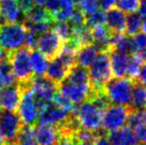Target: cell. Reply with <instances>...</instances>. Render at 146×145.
<instances>
[{
	"label": "cell",
	"instance_id": "17",
	"mask_svg": "<svg viewBox=\"0 0 146 145\" xmlns=\"http://www.w3.org/2000/svg\"><path fill=\"white\" fill-rule=\"evenodd\" d=\"M50 61L51 62L48 64L45 73H46V77L48 79H50L51 81H53L59 85L67 77L70 70L58 57H56V58L52 59Z\"/></svg>",
	"mask_w": 146,
	"mask_h": 145
},
{
	"label": "cell",
	"instance_id": "29",
	"mask_svg": "<svg viewBox=\"0 0 146 145\" xmlns=\"http://www.w3.org/2000/svg\"><path fill=\"white\" fill-rule=\"evenodd\" d=\"M54 30L58 34L61 40L64 43L69 41L73 37L74 34V27L69 21H63V22H55Z\"/></svg>",
	"mask_w": 146,
	"mask_h": 145
},
{
	"label": "cell",
	"instance_id": "6",
	"mask_svg": "<svg viewBox=\"0 0 146 145\" xmlns=\"http://www.w3.org/2000/svg\"><path fill=\"white\" fill-rule=\"evenodd\" d=\"M104 112V110L100 109L92 99H88L78 107L76 116L81 124V127L96 131L102 128Z\"/></svg>",
	"mask_w": 146,
	"mask_h": 145
},
{
	"label": "cell",
	"instance_id": "22",
	"mask_svg": "<svg viewBox=\"0 0 146 145\" xmlns=\"http://www.w3.org/2000/svg\"><path fill=\"white\" fill-rule=\"evenodd\" d=\"M23 22H27V23H40V22L55 23L52 14L44 6L40 5L34 6L25 16V19Z\"/></svg>",
	"mask_w": 146,
	"mask_h": 145
},
{
	"label": "cell",
	"instance_id": "42",
	"mask_svg": "<svg viewBox=\"0 0 146 145\" xmlns=\"http://www.w3.org/2000/svg\"><path fill=\"white\" fill-rule=\"evenodd\" d=\"M138 13L142 18H146V0H140Z\"/></svg>",
	"mask_w": 146,
	"mask_h": 145
},
{
	"label": "cell",
	"instance_id": "13",
	"mask_svg": "<svg viewBox=\"0 0 146 145\" xmlns=\"http://www.w3.org/2000/svg\"><path fill=\"white\" fill-rule=\"evenodd\" d=\"M92 36V44L98 48V52H110L111 39L114 33H112L106 26L98 25L90 28Z\"/></svg>",
	"mask_w": 146,
	"mask_h": 145
},
{
	"label": "cell",
	"instance_id": "35",
	"mask_svg": "<svg viewBox=\"0 0 146 145\" xmlns=\"http://www.w3.org/2000/svg\"><path fill=\"white\" fill-rule=\"evenodd\" d=\"M17 3L19 5V8L21 10L22 14L26 16L28 12L34 7V1L33 0H17Z\"/></svg>",
	"mask_w": 146,
	"mask_h": 145
},
{
	"label": "cell",
	"instance_id": "8",
	"mask_svg": "<svg viewBox=\"0 0 146 145\" xmlns=\"http://www.w3.org/2000/svg\"><path fill=\"white\" fill-rule=\"evenodd\" d=\"M131 111L129 107L110 105L102 115V127L106 132L114 131L123 127L126 124L127 117Z\"/></svg>",
	"mask_w": 146,
	"mask_h": 145
},
{
	"label": "cell",
	"instance_id": "16",
	"mask_svg": "<svg viewBox=\"0 0 146 145\" xmlns=\"http://www.w3.org/2000/svg\"><path fill=\"white\" fill-rule=\"evenodd\" d=\"M21 13L17 0H0V26L19 21Z\"/></svg>",
	"mask_w": 146,
	"mask_h": 145
},
{
	"label": "cell",
	"instance_id": "45",
	"mask_svg": "<svg viewBox=\"0 0 146 145\" xmlns=\"http://www.w3.org/2000/svg\"><path fill=\"white\" fill-rule=\"evenodd\" d=\"M33 1H34V3L36 4V5L43 6V5H44V2H45V0H33Z\"/></svg>",
	"mask_w": 146,
	"mask_h": 145
},
{
	"label": "cell",
	"instance_id": "38",
	"mask_svg": "<svg viewBox=\"0 0 146 145\" xmlns=\"http://www.w3.org/2000/svg\"><path fill=\"white\" fill-rule=\"evenodd\" d=\"M56 145H77L74 136L72 135H61L59 141Z\"/></svg>",
	"mask_w": 146,
	"mask_h": 145
},
{
	"label": "cell",
	"instance_id": "40",
	"mask_svg": "<svg viewBox=\"0 0 146 145\" xmlns=\"http://www.w3.org/2000/svg\"><path fill=\"white\" fill-rule=\"evenodd\" d=\"M92 145H111L108 138V133L100 135L94 139V141L92 142Z\"/></svg>",
	"mask_w": 146,
	"mask_h": 145
},
{
	"label": "cell",
	"instance_id": "37",
	"mask_svg": "<svg viewBox=\"0 0 146 145\" xmlns=\"http://www.w3.org/2000/svg\"><path fill=\"white\" fill-rule=\"evenodd\" d=\"M135 134H136V137L138 139V141L141 144H145L146 143V123L141 124V125L137 126L135 128Z\"/></svg>",
	"mask_w": 146,
	"mask_h": 145
},
{
	"label": "cell",
	"instance_id": "26",
	"mask_svg": "<svg viewBox=\"0 0 146 145\" xmlns=\"http://www.w3.org/2000/svg\"><path fill=\"white\" fill-rule=\"evenodd\" d=\"M143 62L144 61H143L140 53H132V54H130V56L128 57V60H127L126 68V75H128V77L136 79Z\"/></svg>",
	"mask_w": 146,
	"mask_h": 145
},
{
	"label": "cell",
	"instance_id": "25",
	"mask_svg": "<svg viewBox=\"0 0 146 145\" xmlns=\"http://www.w3.org/2000/svg\"><path fill=\"white\" fill-rule=\"evenodd\" d=\"M73 83H82V85H90V75H88V68L76 65L68 73L66 77Z\"/></svg>",
	"mask_w": 146,
	"mask_h": 145
},
{
	"label": "cell",
	"instance_id": "47",
	"mask_svg": "<svg viewBox=\"0 0 146 145\" xmlns=\"http://www.w3.org/2000/svg\"><path fill=\"white\" fill-rule=\"evenodd\" d=\"M5 143H6V142H5V139H4L3 136H2L1 134H0V145H4Z\"/></svg>",
	"mask_w": 146,
	"mask_h": 145
},
{
	"label": "cell",
	"instance_id": "27",
	"mask_svg": "<svg viewBox=\"0 0 146 145\" xmlns=\"http://www.w3.org/2000/svg\"><path fill=\"white\" fill-rule=\"evenodd\" d=\"M142 26V17L137 12L129 13L126 16V30L125 33L128 36H133L141 31Z\"/></svg>",
	"mask_w": 146,
	"mask_h": 145
},
{
	"label": "cell",
	"instance_id": "41",
	"mask_svg": "<svg viewBox=\"0 0 146 145\" xmlns=\"http://www.w3.org/2000/svg\"><path fill=\"white\" fill-rule=\"evenodd\" d=\"M98 3L104 10H108L115 5V0H98Z\"/></svg>",
	"mask_w": 146,
	"mask_h": 145
},
{
	"label": "cell",
	"instance_id": "11",
	"mask_svg": "<svg viewBox=\"0 0 146 145\" xmlns=\"http://www.w3.org/2000/svg\"><path fill=\"white\" fill-rule=\"evenodd\" d=\"M31 89L34 95H36L37 99L44 101H52L55 95L58 93V85L51 81L50 79L45 75H37L33 77L30 83Z\"/></svg>",
	"mask_w": 146,
	"mask_h": 145
},
{
	"label": "cell",
	"instance_id": "44",
	"mask_svg": "<svg viewBox=\"0 0 146 145\" xmlns=\"http://www.w3.org/2000/svg\"><path fill=\"white\" fill-rule=\"evenodd\" d=\"M141 30L143 32H146V18H142V26H141Z\"/></svg>",
	"mask_w": 146,
	"mask_h": 145
},
{
	"label": "cell",
	"instance_id": "10",
	"mask_svg": "<svg viewBox=\"0 0 146 145\" xmlns=\"http://www.w3.org/2000/svg\"><path fill=\"white\" fill-rule=\"evenodd\" d=\"M90 91V85L73 83L67 79H64L58 85V93L74 105H81L83 101L88 99Z\"/></svg>",
	"mask_w": 146,
	"mask_h": 145
},
{
	"label": "cell",
	"instance_id": "33",
	"mask_svg": "<svg viewBox=\"0 0 146 145\" xmlns=\"http://www.w3.org/2000/svg\"><path fill=\"white\" fill-rule=\"evenodd\" d=\"M134 53H141L146 48V32H138L131 36Z\"/></svg>",
	"mask_w": 146,
	"mask_h": 145
},
{
	"label": "cell",
	"instance_id": "32",
	"mask_svg": "<svg viewBox=\"0 0 146 145\" xmlns=\"http://www.w3.org/2000/svg\"><path fill=\"white\" fill-rule=\"evenodd\" d=\"M78 8L85 14L86 16L94 13L100 7L98 0H80L78 3Z\"/></svg>",
	"mask_w": 146,
	"mask_h": 145
},
{
	"label": "cell",
	"instance_id": "52",
	"mask_svg": "<svg viewBox=\"0 0 146 145\" xmlns=\"http://www.w3.org/2000/svg\"><path fill=\"white\" fill-rule=\"evenodd\" d=\"M145 109H146V107H145Z\"/></svg>",
	"mask_w": 146,
	"mask_h": 145
},
{
	"label": "cell",
	"instance_id": "30",
	"mask_svg": "<svg viewBox=\"0 0 146 145\" xmlns=\"http://www.w3.org/2000/svg\"><path fill=\"white\" fill-rule=\"evenodd\" d=\"M106 23V11L102 8L96 9L94 13L86 16V25L92 28L98 25H104Z\"/></svg>",
	"mask_w": 146,
	"mask_h": 145
},
{
	"label": "cell",
	"instance_id": "21",
	"mask_svg": "<svg viewBox=\"0 0 146 145\" xmlns=\"http://www.w3.org/2000/svg\"><path fill=\"white\" fill-rule=\"evenodd\" d=\"M129 107L132 110L143 109L146 107V85L137 81L136 79L133 85Z\"/></svg>",
	"mask_w": 146,
	"mask_h": 145
},
{
	"label": "cell",
	"instance_id": "4",
	"mask_svg": "<svg viewBox=\"0 0 146 145\" xmlns=\"http://www.w3.org/2000/svg\"><path fill=\"white\" fill-rule=\"evenodd\" d=\"M27 28L23 23H8L0 26V48L11 53L24 46Z\"/></svg>",
	"mask_w": 146,
	"mask_h": 145
},
{
	"label": "cell",
	"instance_id": "12",
	"mask_svg": "<svg viewBox=\"0 0 146 145\" xmlns=\"http://www.w3.org/2000/svg\"><path fill=\"white\" fill-rule=\"evenodd\" d=\"M34 137L38 145H56L61 137L58 126L40 124L34 125Z\"/></svg>",
	"mask_w": 146,
	"mask_h": 145
},
{
	"label": "cell",
	"instance_id": "3",
	"mask_svg": "<svg viewBox=\"0 0 146 145\" xmlns=\"http://www.w3.org/2000/svg\"><path fill=\"white\" fill-rule=\"evenodd\" d=\"M30 83L31 81L27 83H18L21 89V99L17 107V113L24 125L34 126L38 121L39 107L38 101L31 89Z\"/></svg>",
	"mask_w": 146,
	"mask_h": 145
},
{
	"label": "cell",
	"instance_id": "7",
	"mask_svg": "<svg viewBox=\"0 0 146 145\" xmlns=\"http://www.w3.org/2000/svg\"><path fill=\"white\" fill-rule=\"evenodd\" d=\"M20 116L13 110L0 109V134L8 144H15L23 127Z\"/></svg>",
	"mask_w": 146,
	"mask_h": 145
},
{
	"label": "cell",
	"instance_id": "19",
	"mask_svg": "<svg viewBox=\"0 0 146 145\" xmlns=\"http://www.w3.org/2000/svg\"><path fill=\"white\" fill-rule=\"evenodd\" d=\"M110 68L114 77H123L126 75L128 55L118 52H110Z\"/></svg>",
	"mask_w": 146,
	"mask_h": 145
},
{
	"label": "cell",
	"instance_id": "43",
	"mask_svg": "<svg viewBox=\"0 0 146 145\" xmlns=\"http://www.w3.org/2000/svg\"><path fill=\"white\" fill-rule=\"evenodd\" d=\"M6 56H7V53L4 52L2 49H0V64L2 63V61L4 60V59L6 58Z\"/></svg>",
	"mask_w": 146,
	"mask_h": 145
},
{
	"label": "cell",
	"instance_id": "23",
	"mask_svg": "<svg viewBox=\"0 0 146 145\" xmlns=\"http://www.w3.org/2000/svg\"><path fill=\"white\" fill-rule=\"evenodd\" d=\"M30 62L33 73L36 75H43L48 67V59L41 52L34 49L30 52Z\"/></svg>",
	"mask_w": 146,
	"mask_h": 145
},
{
	"label": "cell",
	"instance_id": "51",
	"mask_svg": "<svg viewBox=\"0 0 146 145\" xmlns=\"http://www.w3.org/2000/svg\"><path fill=\"white\" fill-rule=\"evenodd\" d=\"M144 145H146V143H145V144H144Z\"/></svg>",
	"mask_w": 146,
	"mask_h": 145
},
{
	"label": "cell",
	"instance_id": "46",
	"mask_svg": "<svg viewBox=\"0 0 146 145\" xmlns=\"http://www.w3.org/2000/svg\"><path fill=\"white\" fill-rule=\"evenodd\" d=\"M140 55H141V57H142L143 61H144V62H146V48L142 51V52H141Z\"/></svg>",
	"mask_w": 146,
	"mask_h": 145
},
{
	"label": "cell",
	"instance_id": "5",
	"mask_svg": "<svg viewBox=\"0 0 146 145\" xmlns=\"http://www.w3.org/2000/svg\"><path fill=\"white\" fill-rule=\"evenodd\" d=\"M30 52L31 50L24 46L11 53H7L8 61L17 79V83H29L34 75L30 62Z\"/></svg>",
	"mask_w": 146,
	"mask_h": 145
},
{
	"label": "cell",
	"instance_id": "1",
	"mask_svg": "<svg viewBox=\"0 0 146 145\" xmlns=\"http://www.w3.org/2000/svg\"><path fill=\"white\" fill-rule=\"evenodd\" d=\"M135 79L130 77H112L104 85V91L112 105L129 107Z\"/></svg>",
	"mask_w": 146,
	"mask_h": 145
},
{
	"label": "cell",
	"instance_id": "34",
	"mask_svg": "<svg viewBox=\"0 0 146 145\" xmlns=\"http://www.w3.org/2000/svg\"><path fill=\"white\" fill-rule=\"evenodd\" d=\"M69 20L73 27H80V26L86 25V15L78 7L73 10Z\"/></svg>",
	"mask_w": 146,
	"mask_h": 145
},
{
	"label": "cell",
	"instance_id": "24",
	"mask_svg": "<svg viewBox=\"0 0 146 145\" xmlns=\"http://www.w3.org/2000/svg\"><path fill=\"white\" fill-rule=\"evenodd\" d=\"M15 83H17V79L12 71L11 65L8 61L7 56H6V58L0 64V87H5L15 85Z\"/></svg>",
	"mask_w": 146,
	"mask_h": 145
},
{
	"label": "cell",
	"instance_id": "14",
	"mask_svg": "<svg viewBox=\"0 0 146 145\" xmlns=\"http://www.w3.org/2000/svg\"><path fill=\"white\" fill-rule=\"evenodd\" d=\"M106 27L114 34L125 33L126 30V15L116 7H111L106 13Z\"/></svg>",
	"mask_w": 146,
	"mask_h": 145
},
{
	"label": "cell",
	"instance_id": "39",
	"mask_svg": "<svg viewBox=\"0 0 146 145\" xmlns=\"http://www.w3.org/2000/svg\"><path fill=\"white\" fill-rule=\"evenodd\" d=\"M136 81L146 85V62L143 63L142 66H141L140 70H139V73H138V75H137V77H136Z\"/></svg>",
	"mask_w": 146,
	"mask_h": 145
},
{
	"label": "cell",
	"instance_id": "28",
	"mask_svg": "<svg viewBox=\"0 0 146 145\" xmlns=\"http://www.w3.org/2000/svg\"><path fill=\"white\" fill-rule=\"evenodd\" d=\"M14 145H38L34 137V126L23 125Z\"/></svg>",
	"mask_w": 146,
	"mask_h": 145
},
{
	"label": "cell",
	"instance_id": "31",
	"mask_svg": "<svg viewBox=\"0 0 146 145\" xmlns=\"http://www.w3.org/2000/svg\"><path fill=\"white\" fill-rule=\"evenodd\" d=\"M140 4V0H115L116 8L123 11L124 13H133L137 12Z\"/></svg>",
	"mask_w": 146,
	"mask_h": 145
},
{
	"label": "cell",
	"instance_id": "48",
	"mask_svg": "<svg viewBox=\"0 0 146 145\" xmlns=\"http://www.w3.org/2000/svg\"><path fill=\"white\" fill-rule=\"evenodd\" d=\"M77 145H92V143H78Z\"/></svg>",
	"mask_w": 146,
	"mask_h": 145
},
{
	"label": "cell",
	"instance_id": "15",
	"mask_svg": "<svg viewBox=\"0 0 146 145\" xmlns=\"http://www.w3.org/2000/svg\"><path fill=\"white\" fill-rule=\"evenodd\" d=\"M108 138L111 145H140L134 130L129 126L108 132Z\"/></svg>",
	"mask_w": 146,
	"mask_h": 145
},
{
	"label": "cell",
	"instance_id": "49",
	"mask_svg": "<svg viewBox=\"0 0 146 145\" xmlns=\"http://www.w3.org/2000/svg\"><path fill=\"white\" fill-rule=\"evenodd\" d=\"M73 1H74V3H75V4H78V3H79L80 0H73Z\"/></svg>",
	"mask_w": 146,
	"mask_h": 145
},
{
	"label": "cell",
	"instance_id": "2",
	"mask_svg": "<svg viewBox=\"0 0 146 145\" xmlns=\"http://www.w3.org/2000/svg\"><path fill=\"white\" fill-rule=\"evenodd\" d=\"M92 91L104 89L108 81L113 77L110 68V52H100L96 60L88 67Z\"/></svg>",
	"mask_w": 146,
	"mask_h": 145
},
{
	"label": "cell",
	"instance_id": "20",
	"mask_svg": "<svg viewBox=\"0 0 146 145\" xmlns=\"http://www.w3.org/2000/svg\"><path fill=\"white\" fill-rule=\"evenodd\" d=\"M98 50L94 44L83 46L77 51V65L88 68L98 55Z\"/></svg>",
	"mask_w": 146,
	"mask_h": 145
},
{
	"label": "cell",
	"instance_id": "18",
	"mask_svg": "<svg viewBox=\"0 0 146 145\" xmlns=\"http://www.w3.org/2000/svg\"><path fill=\"white\" fill-rule=\"evenodd\" d=\"M111 51L123 53V54L126 55H130L132 53H134L131 36H128L125 33L113 34L111 39V45H110V52H111Z\"/></svg>",
	"mask_w": 146,
	"mask_h": 145
},
{
	"label": "cell",
	"instance_id": "36",
	"mask_svg": "<svg viewBox=\"0 0 146 145\" xmlns=\"http://www.w3.org/2000/svg\"><path fill=\"white\" fill-rule=\"evenodd\" d=\"M43 6H44L53 16L60 9V0H45L44 5Z\"/></svg>",
	"mask_w": 146,
	"mask_h": 145
},
{
	"label": "cell",
	"instance_id": "50",
	"mask_svg": "<svg viewBox=\"0 0 146 145\" xmlns=\"http://www.w3.org/2000/svg\"><path fill=\"white\" fill-rule=\"evenodd\" d=\"M4 145H13V144H8V143H5Z\"/></svg>",
	"mask_w": 146,
	"mask_h": 145
},
{
	"label": "cell",
	"instance_id": "9",
	"mask_svg": "<svg viewBox=\"0 0 146 145\" xmlns=\"http://www.w3.org/2000/svg\"><path fill=\"white\" fill-rule=\"evenodd\" d=\"M64 42L61 40L54 29H49L40 34L37 40L36 49L41 52L48 60L56 58L59 55Z\"/></svg>",
	"mask_w": 146,
	"mask_h": 145
}]
</instances>
